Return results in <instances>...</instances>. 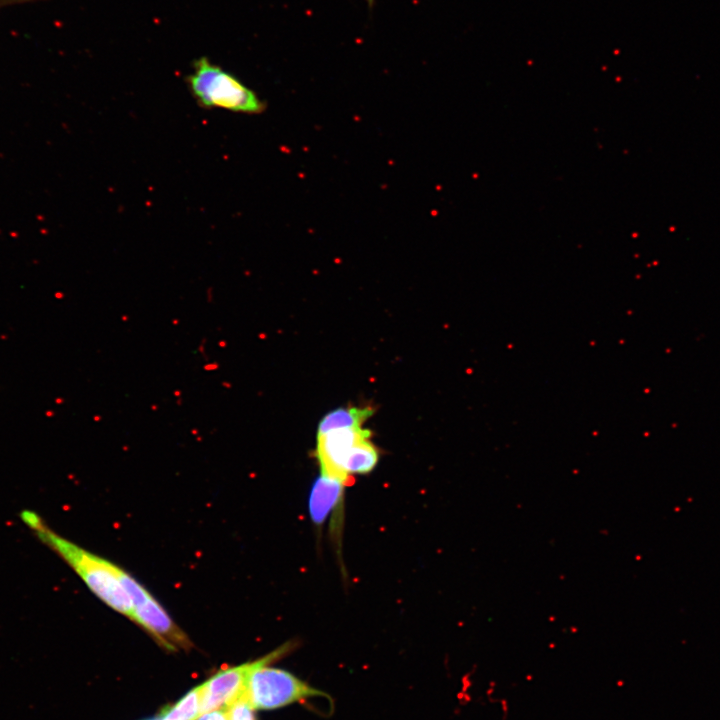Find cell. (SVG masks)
Wrapping results in <instances>:
<instances>
[{"instance_id":"obj_12","label":"cell","mask_w":720,"mask_h":720,"mask_svg":"<svg viewBox=\"0 0 720 720\" xmlns=\"http://www.w3.org/2000/svg\"><path fill=\"white\" fill-rule=\"evenodd\" d=\"M148 720H166V719L163 718L161 715H158L157 717H154V718L148 719Z\"/></svg>"},{"instance_id":"obj_4","label":"cell","mask_w":720,"mask_h":720,"mask_svg":"<svg viewBox=\"0 0 720 720\" xmlns=\"http://www.w3.org/2000/svg\"><path fill=\"white\" fill-rule=\"evenodd\" d=\"M245 696L255 710H274L327 695L287 670L261 665L251 672Z\"/></svg>"},{"instance_id":"obj_1","label":"cell","mask_w":720,"mask_h":720,"mask_svg":"<svg viewBox=\"0 0 720 720\" xmlns=\"http://www.w3.org/2000/svg\"><path fill=\"white\" fill-rule=\"evenodd\" d=\"M21 518L40 540L52 548L80 576L87 587L111 609L132 620V604L121 581V567L54 533L35 512Z\"/></svg>"},{"instance_id":"obj_6","label":"cell","mask_w":720,"mask_h":720,"mask_svg":"<svg viewBox=\"0 0 720 720\" xmlns=\"http://www.w3.org/2000/svg\"><path fill=\"white\" fill-rule=\"evenodd\" d=\"M370 436V431L362 427L333 430L318 435L316 456L321 475L350 485L353 477L347 473V464L356 445Z\"/></svg>"},{"instance_id":"obj_11","label":"cell","mask_w":720,"mask_h":720,"mask_svg":"<svg viewBox=\"0 0 720 720\" xmlns=\"http://www.w3.org/2000/svg\"><path fill=\"white\" fill-rule=\"evenodd\" d=\"M196 720H229L228 709L224 707L202 712Z\"/></svg>"},{"instance_id":"obj_9","label":"cell","mask_w":720,"mask_h":720,"mask_svg":"<svg viewBox=\"0 0 720 720\" xmlns=\"http://www.w3.org/2000/svg\"><path fill=\"white\" fill-rule=\"evenodd\" d=\"M201 713L200 684L189 690L176 703L165 706L159 715L166 720H196Z\"/></svg>"},{"instance_id":"obj_2","label":"cell","mask_w":720,"mask_h":720,"mask_svg":"<svg viewBox=\"0 0 720 720\" xmlns=\"http://www.w3.org/2000/svg\"><path fill=\"white\" fill-rule=\"evenodd\" d=\"M188 83L193 96L203 107L248 114L264 110V103L251 89L206 58L194 63Z\"/></svg>"},{"instance_id":"obj_8","label":"cell","mask_w":720,"mask_h":720,"mask_svg":"<svg viewBox=\"0 0 720 720\" xmlns=\"http://www.w3.org/2000/svg\"><path fill=\"white\" fill-rule=\"evenodd\" d=\"M373 414L371 407H344L326 414L319 423L318 435L329 431L359 428Z\"/></svg>"},{"instance_id":"obj_10","label":"cell","mask_w":720,"mask_h":720,"mask_svg":"<svg viewBox=\"0 0 720 720\" xmlns=\"http://www.w3.org/2000/svg\"><path fill=\"white\" fill-rule=\"evenodd\" d=\"M229 720H257L256 710L250 704L245 693L228 707Z\"/></svg>"},{"instance_id":"obj_13","label":"cell","mask_w":720,"mask_h":720,"mask_svg":"<svg viewBox=\"0 0 720 720\" xmlns=\"http://www.w3.org/2000/svg\"><path fill=\"white\" fill-rule=\"evenodd\" d=\"M367 2H368L369 4H371V3L373 2V0H367Z\"/></svg>"},{"instance_id":"obj_5","label":"cell","mask_w":720,"mask_h":720,"mask_svg":"<svg viewBox=\"0 0 720 720\" xmlns=\"http://www.w3.org/2000/svg\"><path fill=\"white\" fill-rule=\"evenodd\" d=\"M293 647L291 642H287L254 661L217 671L201 684L202 712L228 707L245 693L248 678L254 669L278 661Z\"/></svg>"},{"instance_id":"obj_7","label":"cell","mask_w":720,"mask_h":720,"mask_svg":"<svg viewBox=\"0 0 720 720\" xmlns=\"http://www.w3.org/2000/svg\"><path fill=\"white\" fill-rule=\"evenodd\" d=\"M345 486L342 482L323 475L315 481L309 498V511L316 524H322L339 503Z\"/></svg>"},{"instance_id":"obj_3","label":"cell","mask_w":720,"mask_h":720,"mask_svg":"<svg viewBox=\"0 0 720 720\" xmlns=\"http://www.w3.org/2000/svg\"><path fill=\"white\" fill-rule=\"evenodd\" d=\"M120 578L131 600L132 621L169 652L179 649L188 651L193 647L186 633L137 579L124 569H121Z\"/></svg>"}]
</instances>
